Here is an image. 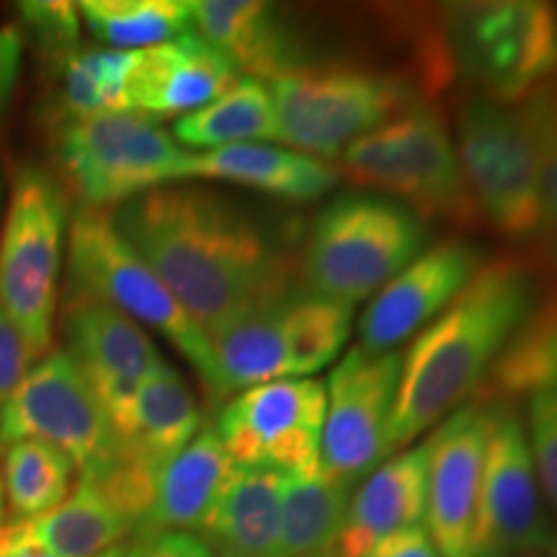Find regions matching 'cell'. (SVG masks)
Returning <instances> with one entry per match:
<instances>
[{
	"label": "cell",
	"instance_id": "1",
	"mask_svg": "<svg viewBox=\"0 0 557 557\" xmlns=\"http://www.w3.org/2000/svg\"><path fill=\"white\" fill-rule=\"evenodd\" d=\"M111 222L207 336L289 295L287 261L218 194L160 186L116 207Z\"/></svg>",
	"mask_w": 557,
	"mask_h": 557
},
{
	"label": "cell",
	"instance_id": "2",
	"mask_svg": "<svg viewBox=\"0 0 557 557\" xmlns=\"http://www.w3.org/2000/svg\"><path fill=\"white\" fill-rule=\"evenodd\" d=\"M537 295V271L527 261L500 259L480 267L472 282L403 354V374L389 457L434 429L475 395L527 318Z\"/></svg>",
	"mask_w": 557,
	"mask_h": 557
},
{
	"label": "cell",
	"instance_id": "3",
	"mask_svg": "<svg viewBox=\"0 0 557 557\" xmlns=\"http://www.w3.org/2000/svg\"><path fill=\"white\" fill-rule=\"evenodd\" d=\"M442 50L480 96L517 107L557 75V11L540 0L444 5Z\"/></svg>",
	"mask_w": 557,
	"mask_h": 557
},
{
	"label": "cell",
	"instance_id": "4",
	"mask_svg": "<svg viewBox=\"0 0 557 557\" xmlns=\"http://www.w3.org/2000/svg\"><path fill=\"white\" fill-rule=\"evenodd\" d=\"M426 227L408 207L348 194L318 214L302 274L312 295L357 305L377 295L426 248Z\"/></svg>",
	"mask_w": 557,
	"mask_h": 557
},
{
	"label": "cell",
	"instance_id": "5",
	"mask_svg": "<svg viewBox=\"0 0 557 557\" xmlns=\"http://www.w3.org/2000/svg\"><path fill=\"white\" fill-rule=\"evenodd\" d=\"M67 199L50 173L24 165L11 184L0 227V308L29 344L34 361L52 351Z\"/></svg>",
	"mask_w": 557,
	"mask_h": 557
},
{
	"label": "cell",
	"instance_id": "6",
	"mask_svg": "<svg viewBox=\"0 0 557 557\" xmlns=\"http://www.w3.org/2000/svg\"><path fill=\"white\" fill-rule=\"evenodd\" d=\"M70 287L101 299L122 315L169 338L197 369L207 393L214 382V357L207 333L194 323L156 271L132 250L103 209L81 207L67 227Z\"/></svg>",
	"mask_w": 557,
	"mask_h": 557
},
{
	"label": "cell",
	"instance_id": "7",
	"mask_svg": "<svg viewBox=\"0 0 557 557\" xmlns=\"http://www.w3.org/2000/svg\"><path fill=\"white\" fill-rule=\"evenodd\" d=\"M344 169L357 184L387 191L421 218L470 225L480 218L465 184L457 145L442 116L413 107L393 122L348 143Z\"/></svg>",
	"mask_w": 557,
	"mask_h": 557
},
{
	"label": "cell",
	"instance_id": "8",
	"mask_svg": "<svg viewBox=\"0 0 557 557\" xmlns=\"http://www.w3.org/2000/svg\"><path fill=\"white\" fill-rule=\"evenodd\" d=\"M274 139L302 156H341L348 143L418 107L416 90L374 70L297 67L269 83Z\"/></svg>",
	"mask_w": 557,
	"mask_h": 557
},
{
	"label": "cell",
	"instance_id": "9",
	"mask_svg": "<svg viewBox=\"0 0 557 557\" xmlns=\"http://www.w3.org/2000/svg\"><path fill=\"white\" fill-rule=\"evenodd\" d=\"M58 160L83 207L103 209L184 181L191 150L150 116L116 111L62 122Z\"/></svg>",
	"mask_w": 557,
	"mask_h": 557
},
{
	"label": "cell",
	"instance_id": "10",
	"mask_svg": "<svg viewBox=\"0 0 557 557\" xmlns=\"http://www.w3.org/2000/svg\"><path fill=\"white\" fill-rule=\"evenodd\" d=\"M457 156L478 214L508 238L545 230L540 160L519 107L472 96L457 122Z\"/></svg>",
	"mask_w": 557,
	"mask_h": 557
},
{
	"label": "cell",
	"instance_id": "11",
	"mask_svg": "<svg viewBox=\"0 0 557 557\" xmlns=\"http://www.w3.org/2000/svg\"><path fill=\"white\" fill-rule=\"evenodd\" d=\"M41 442L60 449L83 480H99L116 455L107 408L65 348L34 361L0 406V442Z\"/></svg>",
	"mask_w": 557,
	"mask_h": 557
},
{
	"label": "cell",
	"instance_id": "12",
	"mask_svg": "<svg viewBox=\"0 0 557 557\" xmlns=\"http://www.w3.org/2000/svg\"><path fill=\"white\" fill-rule=\"evenodd\" d=\"M325 385L284 377L233 395L218 416L222 447L238 468L312 475L320 462Z\"/></svg>",
	"mask_w": 557,
	"mask_h": 557
},
{
	"label": "cell",
	"instance_id": "13",
	"mask_svg": "<svg viewBox=\"0 0 557 557\" xmlns=\"http://www.w3.org/2000/svg\"><path fill=\"white\" fill-rule=\"evenodd\" d=\"M400 351L354 346L333 369L325 387V423L318 472L351 483L389 457L387 434L398 403Z\"/></svg>",
	"mask_w": 557,
	"mask_h": 557
},
{
	"label": "cell",
	"instance_id": "14",
	"mask_svg": "<svg viewBox=\"0 0 557 557\" xmlns=\"http://www.w3.org/2000/svg\"><path fill=\"white\" fill-rule=\"evenodd\" d=\"M487 398V395H485ZM491 400L483 485L472 557H524L553 542L540 496V478L519 410L511 400Z\"/></svg>",
	"mask_w": 557,
	"mask_h": 557
},
{
	"label": "cell",
	"instance_id": "15",
	"mask_svg": "<svg viewBox=\"0 0 557 557\" xmlns=\"http://www.w3.org/2000/svg\"><path fill=\"white\" fill-rule=\"evenodd\" d=\"M487 429L491 400L483 395L444 418L426 438V532L438 557H472Z\"/></svg>",
	"mask_w": 557,
	"mask_h": 557
},
{
	"label": "cell",
	"instance_id": "16",
	"mask_svg": "<svg viewBox=\"0 0 557 557\" xmlns=\"http://www.w3.org/2000/svg\"><path fill=\"white\" fill-rule=\"evenodd\" d=\"M480 271L478 250L449 240L421 253L374 295L359 320L361 348L395 351L455 302Z\"/></svg>",
	"mask_w": 557,
	"mask_h": 557
},
{
	"label": "cell",
	"instance_id": "17",
	"mask_svg": "<svg viewBox=\"0 0 557 557\" xmlns=\"http://www.w3.org/2000/svg\"><path fill=\"white\" fill-rule=\"evenodd\" d=\"M62 336L65 351L107 410L135 393L145 374L163 359L143 325L101 299L78 292H70Z\"/></svg>",
	"mask_w": 557,
	"mask_h": 557
},
{
	"label": "cell",
	"instance_id": "18",
	"mask_svg": "<svg viewBox=\"0 0 557 557\" xmlns=\"http://www.w3.org/2000/svg\"><path fill=\"white\" fill-rule=\"evenodd\" d=\"M235 81L238 70L233 62L191 32L137 52L127 83L129 109L150 120L186 116L218 99Z\"/></svg>",
	"mask_w": 557,
	"mask_h": 557
},
{
	"label": "cell",
	"instance_id": "19",
	"mask_svg": "<svg viewBox=\"0 0 557 557\" xmlns=\"http://www.w3.org/2000/svg\"><path fill=\"white\" fill-rule=\"evenodd\" d=\"M429 447L406 449L380 465L348 500L336 555L367 557L382 540L406 529L423 527L426 519Z\"/></svg>",
	"mask_w": 557,
	"mask_h": 557
},
{
	"label": "cell",
	"instance_id": "20",
	"mask_svg": "<svg viewBox=\"0 0 557 557\" xmlns=\"http://www.w3.org/2000/svg\"><path fill=\"white\" fill-rule=\"evenodd\" d=\"M132 532V521L90 480L78 478L73 493L58 508L37 519L0 527V557L41 553L50 557H99Z\"/></svg>",
	"mask_w": 557,
	"mask_h": 557
},
{
	"label": "cell",
	"instance_id": "21",
	"mask_svg": "<svg viewBox=\"0 0 557 557\" xmlns=\"http://www.w3.org/2000/svg\"><path fill=\"white\" fill-rule=\"evenodd\" d=\"M233 472L235 462L222 447L218 431L199 429V434L158 472L148 513L135 534L150 537L163 532H205Z\"/></svg>",
	"mask_w": 557,
	"mask_h": 557
},
{
	"label": "cell",
	"instance_id": "22",
	"mask_svg": "<svg viewBox=\"0 0 557 557\" xmlns=\"http://www.w3.org/2000/svg\"><path fill=\"white\" fill-rule=\"evenodd\" d=\"M194 34L233 62L246 78L271 83L299 67L295 39L269 3L189 0Z\"/></svg>",
	"mask_w": 557,
	"mask_h": 557
},
{
	"label": "cell",
	"instance_id": "23",
	"mask_svg": "<svg viewBox=\"0 0 557 557\" xmlns=\"http://www.w3.org/2000/svg\"><path fill=\"white\" fill-rule=\"evenodd\" d=\"M186 178L227 181L284 201H312L333 189L338 173L325 160L302 156L297 150L246 143L191 152Z\"/></svg>",
	"mask_w": 557,
	"mask_h": 557
},
{
	"label": "cell",
	"instance_id": "24",
	"mask_svg": "<svg viewBox=\"0 0 557 557\" xmlns=\"http://www.w3.org/2000/svg\"><path fill=\"white\" fill-rule=\"evenodd\" d=\"M540 276L532 308L487 374V398L557 389V240L542 253Z\"/></svg>",
	"mask_w": 557,
	"mask_h": 557
},
{
	"label": "cell",
	"instance_id": "25",
	"mask_svg": "<svg viewBox=\"0 0 557 557\" xmlns=\"http://www.w3.org/2000/svg\"><path fill=\"white\" fill-rule=\"evenodd\" d=\"M287 297L259 305L230 320L220 331L209 333L207 338L214 357V382L209 398L225 400L243 389L289 377L284 348Z\"/></svg>",
	"mask_w": 557,
	"mask_h": 557
},
{
	"label": "cell",
	"instance_id": "26",
	"mask_svg": "<svg viewBox=\"0 0 557 557\" xmlns=\"http://www.w3.org/2000/svg\"><path fill=\"white\" fill-rule=\"evenodd\" d=\"M287 472L238 468L205 529L233 557H276Z\"/></svg>",
	"mask_w": 557,
	"mask_h": 557
},
{
	"label": "cell",
	"instance_id": "27",
	"mask_svg": "<svg viewBox=\"0 0 557 557\" xmlns=\"http://www.w3.org/2000/svg\"><path fill=\"white\" fill-rule=\"evenodd\" d=\"M173 139L186 150H220L230 145L274 139V101L269 83L238 78L214 101L173 124Z\"/></svg>",
	"mask_w": 557,
	"mask_h": 557
},
{
	"label": "cell",
	"instance_id": "28",
	"mask_svg": "<svg viewBox=\"0 0 557 557\" xmlns=\"http://www.w3.org/2000/svg\"><path fill=\"white\" fill-rule=\"evenodd\" d=\"M351 487V483H341L323 472H312V475L287 472L276 557L336 553L348 500L354 496Z\"/></svg>",
	"mask_w": 557,
	"mask_h": 557
},
{
	"label": "cell",
	"instance_id": "29",
	"mask_svg": "<svg viewBox=\"0 0 557 557\" xmlns=\"http://www.w3.org/2000/svg\"><path fill=\"white\" fill-rule=\"evenodd\" d=\"M78 11L107 50L143 52L194 32L189 0H86Z\"/></svg>",
	"mask_w": 557,
	"mask_h": 557
},
{
	"label": "cell",
	"instance_id": "30",
	"mask_svg": "<svg viewBox=\"0 0 557 557\" xmlns=\"http://www.w3.org/2000/svg\"><path fill=\"white\" fill-rule=\"evenodd\" d=\"M354 329V305L312 295H289L284 305V348L289 377L308 380L336 361Z\"/></svg>",
	"mask_w": 557,
	"mask_h": 557
},
{
	"label": "cell",
	"instance_id": "31",
	"mask_svg": "<svg viewBox=\"0 0 557 557\" xmlns=\"http://www.w3.org/2000/svg\"><path fill=\"white\" fill-rule=\"evenodd\" d=\"M5 504L13 519H37L73 493L75 465L60 449L41 442H13L3 455Z\"/></svg>",
	"mask_w": 557,
	"mask_h": 557
},
{
	"label": "cell",
	"instance_id": "32",
	"mask_svg": "<svg viewBox=\"0 0 557 557\" xmlns=\"http://www.w3.org/2000/svg\"><path fill=\"white\" fill-rule=\"evenodd\" d=\"M137 52L75 50L62 62V111L67 120L132 111L127 83Z\"/></svg>",
	"mask_w": 557,
	"mask_h": 557
},
{
	"label": "cell",
	"instance_id": "33",
	"mask_svg": "<svg viewBox=\"0 0 557 557\" xmlns=\"http://www.w3.org/2000/svg\"><path fill=\"white\" fill-rule=\"evenodd\" d=\"M532 132L540 160V191L545 227L557 240V75L517 103Z\"/></svg>",
	"mask_w": 557,
	"mask_h": 557
},
{
	"label": "cell",
	"instance_id": "34",
	"mask_svg": "<svg viewBox=\"0 0 557 557\" xmlns=\"http://www.w3.org/2000/svg\"><path fill=\"white\" fill-rule=\"evenodd\" d=\"M529 449L540 483L557 508V389L529 395Z\"/></svg>",
	"mask_w": 557,
	"mask_h": 557
},
{
	"label": "cell",
	"instance_id": "35",
	"mask_svg": "<svg viewBox=\"0 0 557 557\" xmlns=\"http://www.w3.org/2000/svg\"><path fill=\"white\" fill-rule=\"evenodd\" d=\"M21 16L37 34L45 52L65 62L70 54L78 50L83 21L75 3H24L21 5Z\"/></svg>",
	"mask_w": 557,
	"mask_h": 557
},
{
	"label": "cell",
	"instance_id": "36",
	"mask_svg": "<svg viewBox=\"0 0 557 557\" xmlns=\"http://www.w3.org/2000/svg\"><path fill=\"white\" fill-rule=\"evenodd\" d=\"M32 351L13 320L0 308V406L11 398L13 389L32 367Z\"/></svg>",
	"mask_w": 557,
	"mask_h": 557
},
{
	"label": "cell",
	"instance_id": "37",
	"mask_svg": "<svg viewBox=\"0 0 557 557\" xmlns=\"http://www.w3.org/2000/svg\"><path fill=\"white\" fill-rule=\"evenodd\" d=\"M124 557H214V553L199 534L163 532L137 537L135 545L124 549Z\"/></svg>",
	"mask_w": 557,
	"mask_h": 557
},
{
	"label": "cell",
	"instance_id": "38",
	"mask_svg": "<svg viewBox=\"0 0 557 557\" xmlns=\"http://www.w3.org/2000/svg\"><path fill=\"white\" fill-rule=\"evenodd\" d=\"M367 557H438V549L431 542L426 527H413L382 540Z\"/></svg>",
	"mask_w": 557,
	"mask_h": 557
},
{
	"label": "cell",
	"instance_id": "39",
	"mask_svg": "<svg viewBox=\"0 0 557 557\" xmlns=\"http://www.w3.org/2000/svg\"><path fill=\"white\" fill-rule=\"evenodd\" d=\"M21 70V37L13 29H0V109L11 99Z\"/></svg>",
	"mask_w": 557,
	"mask_h": 557
},
{
	"label": "cell",
	"instance_id": "40",
	"mask_svg": "<svg viewBox=\"0 0 557 557\" xmlns=\"http://www.w3.org/2000/svg\"><path fill=\"white\" fill-rule=\"evenodd\" d=\"M5 508H9V504H5V487H3V475H0V527L5 524Z\"/></svg>",
	"mask_w": 557,
	"mask_h": 557
},
{
	"label": "cell",
	"instance_id": "41",
	"mask_svg": "<svg viewBox=\"0 0 557 557\" xmlns=\"http://www.w3.org/2000/svg\"><path fill=\"white\" fill-rule=\"evenodd\" d=\"M99 557H124V547H114V549H109V553H103Z\"/></svg>",
	"mask_w": 557,
	"mask_h": 557
},
{
	"label": "cell",
	"instance_id": "42",
	"mask_svg": "<svg viewBox=\"0 0 557 557\" xmlns=\"http://www.w3.org/2000/svg\"><path fill=\"white\" fill-rule=\"evenodd\" d=\"M3 557H50V555H41V553H13V555H3Z\"/></svg>",
	"mask_w": 557,
	"mask_h": 557
},
{
	"label": "cell",
	"instance_id": "43",
	"mask_svg": "<svg viewBox=\"0 0 557 557\" xmlns=\"http://www.w3.org/2000/svg\"><path fill=\"white\" fill-rule=\"evenodd\" d=\"M549 555L557 557V537H555L553 542H549Z\"/></svg>",
	"mask_w": 557,
	"mask_h": 557
},
{
	"label": "cell",
	"instance_id": "44",
	"mask_svg": "<svg viewBox=\"0 0 557 557\" xmlns=\"http://www.w3.org/2000/svg\"><path fill=\"white\" fill-rule=\"evenodd\" d=\"M0 207H3V178H0Z\"/></svg>",
	"mask_w": 557,
	"mask_h": 557
},
{
	"label": "cell",
	"instance_id": "45",
	"mask_svg": "<svg viewBox=\"0 0 557 557\" xmlns=\"http://www.w3.org/2000/svg\"><path fill=\"white\" fill-rule=\"evenodd\" d=\"M312 557H338L336 553H325V555H312Z\"/></svg>",
	"mask_w": 557,
	"mask_h": 557
},
{
	"label": "cell",
	"instance_id": "46",
	"mask_svg": "<svg viewBox=\"0 0 557 557\" xmlns=\"http://www.w3.org/2000/svg\"><path fill=\"white\" fill-rule=\"evenodd\" d=\"M524 557H547L545 553H532V555H524Z\"/></svg>",
	"mask_w": 557,
	"mask_h": 557
},
{
	"label": "cell",
	"instance_id": "47",
	"mask_svg": "<svg viewBox=\"0 0 557 557\" xmlns=\"http://www.w3.org/2000/svg\"><path fill=\"white\" fill-rule=\"evenodd\" d=\"M222 557H233V555H222Z\"/></svg>",
	"mask_w": 557,
	"mask_h": 557
}]
</instances>
